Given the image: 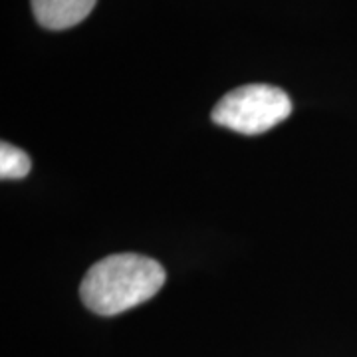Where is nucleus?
Wrapping results in <instances>:
<instances>
[{
    "instance_id": "nucleus-1",
    "label": "nucleus",
    "mask_w": 357,
    "mask_h": 357,
    "mask_svg": "<svg viewBox=\"0 0 357 357\" xmlns=\"http://www.w3.org/2000/svg\"><path fill=\"white\" fill-rule=\"evenodd\" d=\"M165 278V268L149 256L112 255L86 272L79 296L93 314L117 316L151 300Z\"/></svg>"
},
{
    "instance_id": "nucleus-2",
    "label": "nucleus",
    "mask_w": 357,
    "mask_h": 357,
    "mask_svg": "<svg viewBox=\"0 0 357 357\" xmlns=\"http://www.w3.org/2000/svg\"><path fill=\"white\" fill-rule=\"evenodd\" d=\"M292 114V100L284 89L268 84H248L229 91L213 109V121L236 133L260 135Z\"/></svg>"
},
{
    "instance_id": "nucleus-3",
    "label": "nucleus",
    "mask_w": 357,
    "mask_h": 357,
    "mask_svg": "<svg viewBox=\"0 0 357 357\" xmlns=\"http://www.w3.org/2000/svg\"><path fill=\"white\" fill-rule=\"evenodd\" d=\"M93 6L96 0H32L36 22L48 30H66L79 24Z\"/></svg>"
},
{
    "instance_id": "nucleus-4",
    "label": "nucleus",
    "mask_w": 357,
    "mask_h": 357,
    "mask_svg": "<svg viewBox=\"0 0 357 357\" xmlns=\"http://www.w3.org/2000/svg\"><path fill=\"white\" fill-rule=\"evenodd\" d=\"M30 173V157L10 143L0 145V177L24 178Z\"/></svg>"
}]
</instances>
